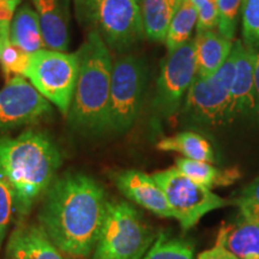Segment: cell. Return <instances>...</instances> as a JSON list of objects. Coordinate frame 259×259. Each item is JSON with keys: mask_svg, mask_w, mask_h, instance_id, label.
I'll return each mask as SVG.
<instances>
[{"mask_svg": "<svg viewBox=\"0 0 259 259\" xmlns=\"http://www.w3.org/2000/svg\"><path fill=\"white\" fill-rule=\"evenodd\" d=\"M143 259H194V246L185 239L161 233Z\"/></svg>", "mask_w": 259, "mask_h": 259, "instance_id": "cb8c5ba5", "label": "cell"}, {"mask_svg": "<svg viewBox=\"0 0 259 259\" xmlns=\"http://www.w3.org/2000/svg\"><path fill=\"white\" fill-rule=\"evenodd\" d=\"M240 18L242 42L246 47L259 51V0H244Z\"/></svg>", "mask_w": 259, "mask_h": 259, "instance_id": "d4e9b609", "label": "cell"}, {"mask_svg": "<svg viewBox=\"0 0 259 259\" xmlns=\"http://www.w3.org/2000/svg\"><path fill=\"white\" fill-rule=\"evenodd\" d=\"M229 202L231 205L238 206L239 215L259 218V176Z\"/></svg>", "mask_w": 259, "mask_h": 259, "instance_id": "4316f807", "label": "cell"}, {"mask_svg": "<svg viewBox=\"0 0 259 259\" xmlns=\"http://www.w3.org/2000/svg\"><path fill=\"white\" fill-rule=\"evenodd\" d=\"M46 48L66 52L70 46L69 0H31Z\"/></svg>", "mask_w": 259, "mask_h": 259, "instance_id": "5bb4252c", "label": "cell"}, {"mask_svg": "<svg viewBox=\"0 0 259 259\" xmlns=\"http://www.w3.org/2000/svg\"><path fill=\"white\" fill-rule=\"evenodd\" d=\"M197 10V32L218 28V0H192Z\"/></svg>", "mask_w": 259, "mask_h": 259, "instance_id": "83f0119b", "label": "cell"}, {"mask_svg": "<svg viewBox=\"0 0 259 259\" xmlns=\"http://www.w3.org/2000/svg\"><path fill=\"white\" fill-rule=\"evenodd\" d=\"M148 82L143 58L125 54L113 61L109 94V132L121 135L132 127L141 113Z\"/></svg>", "mask_w": 259, "mask_h": 259, "instance_id": "52a82bcc", "label": "cell"}, {"mask_svg": "<svg viewBox=\"0 0 259 259\" xmlns=\"http://www.w3.org/2000/svg\"><path fill=\"white\" fill-rule=\"evenodd\" d=\"M253 71H254V84L259 99V51L253 50Z\"/></svg>", "mask_w": 259, "mask_h": 259, "instance_id": "1f68e13d", "label": "cell"}, {"mask_svg": "<svg viewBox=\"0 0 259 259\" xmlns=\"http://www.w3.org/2000/svg\"><path fill=\"white\" fill-rule=\"evenodd\" d=\"M196 76V52L192 38L183 46L168 51L161 61L153 101L154 111L161 119H169L177 114Z\"/></svg>", "mask_w": 259, "mask_h": 259, "instance_id": "30bf717a", "label": "cell"}, {"mask_svg": "<svg viewBox=\"0 0 259 259\" xmlns=\"http://www.w3.org/2000/svg\"><path fill=\"white\" fill-rule=\"evenodd\" d=\"M181 0H139L145 37L164 42L168 27Z\"/></svg>", "mask_w": 259, "mask_h": 259, "instance_id": "44dd1931", "label": "cell"}, {"mask_svg": "<svg viewBox=\"0 0 259 259\" xmlns=\"http://www.w3.org/2000/svg\"><path fill=\"white\" fill-rule=\"evenodd\" d=\"M61 164L57 144L46 132L27 130L17 137L0 138V177L14 196V210L21 218L56 180Z\"/></svg>", "mask_w": 259, "mask_h": 259, "instance_id": "7a4b0ae2", "label": "cell"}, {"mask_svg": "<svg viewBox=\"0 0 259 259\" xmlns=\"http://www.w3.org/2000/svg\"><path fill=\"white\" fill-rule=\"evenodd\" d=\"M77 54L78 77L66 118L71 127L82 135L108 134L113 69L111 50L96 31L90 30Z\"/></svg>", "mask_w": 259, "mask_h": 259, "instance_id": "3957f363", "label": "cell"}, {"mask_svg": "<svg viewBox=\"0 0 259 259\" xmlns=\"http://www.w3.org/2000/svg\"><path fill=\"white\" fill-rule=\"evenodd\" d=\"M79 58L77 52L53 51L45 48L31 56L27 77L35 89L67 116L77 77Z\"/></svg>", "mask_w": 259, "mask_h": 259, "instance_id": "ba28073f", "label": "cell"}, {"mask_svg": "<svg viewBox=\"0 0 259 259\" xmlns=\"http://www.w3.org/2000/svg\"><path fill=\"white\" fill-rule=\"evenodd\" d=\"M108 200L92 177L67 173L48 187L38 212L42 231L61 253L85 259L95 248Z\"/></svg>", "mask_w": 259, "mask_h": 259, "instance_id": "6da1fadb", "label": "cell"}, {"mask_svg": "<svg viewBox=\"0 0 259 259\" xmlns=\"http://www.w3.org/2000/svg\"><path fill=\"white\" fill-rule=\"evenodd\" d=\"M193 41L197 77H209L218 72L228 60L234 45L213 30L197 32Z\"/></svg>", "mask_w": 259, "mask_h": 259, "instance_id": "2e32d148", "label": "cell"}, {"mask_svg": "<svg viewBox=\"0 0 259 259\" xmlns=\"http://www.w3.org/2000/svg\"><path fill=\"white\" fill-rule=\"evenodd\" d=\"M235 74V54L218 72L209 77H194L187 92L181 115L187 125L198 128H216L231 122V90Z\"/></svg>", "mask_w": 259, "mask_h": 259, "instance_id": "8992f818", "label": "cell"}, {"mask_svg": "<svg viewBox=\"0 0 259 259\" xmlns=\"http://www.w3.org/2000/svg\"><path fill=\"white\" fill-rule=\"evenodd\" d=\"M111 179L126 198L160 218H173L164 192L153 176L137 169L116 170L111 173Z\"/></svg>", "mask_w": 259, "mask_h": 259, "instance_id": "4fadbf2b", "label": "cell"}, {"mask_svg": "<svg viewBox=\"0 0 259 259\" xmlns=\"http://www.w3.org/2000/svg\"><path fill=\"white\" fill-rule=\"evenodd\" d=\"M244 0H218V30L221 36L233 41L238 28Z\"/></svg>", "mask_w": 259, "mask_h": 259, "instance_id": "484cf974", "label": "cell"}, {"mask_svg": "<svg viewBox=\"0 0 259 259\" xmlns=\"http://www.w3.org/2000/svg\"><path fill=\"white\" fill-rule=\"evenodd\" d=\"M218 238L239 259H259V218L239 215L229 226H222Z\"/></svg>", "mask_w": 259, "mask_h": 259, "instance_id": "e0dca14e", "label": "cell"}, {"mask_svg": "<svg viewBox=\"0 0 259 259\" xmlns=\"http://www.w3.org/2000/svg\"><path fill=\"white\" fill-rule=\"evenodd\" d=\"M155 240V231L132 204L111 200L93 259H143Z\"/></svg>", "mask_w": 259, "mask_h": 259, "instance_id": "277c9868", "label": "cell"}, {"mask_svg": "<svg viewBox=\"0 0 259 259\" xmlns=\"http://www.w3.org/2000/svg\"><path fill=\"white\" fill-rule=\"evenodd\" d=\"M31 56L10 38V34H0V69L6 78L27 77Z\"/></svg>", "mask_w": 259, "mask_h": 259, "instance_id": "603a6c76", "label": "cell"}, {"mask_svg": "<svg viewBox=\"0 0 259 259\" xmlns=\"http://www.w3.org/2000/svg\"><path fill=\"white\" fill-rule=\"evenodd\" d=\"M52 115V103L24 77L9 79L0 90V134L34 125Z\"/></svg>", "mask_w": 259, "mask_h": 259, "instance_id": "8fae6325", "label": "cell"}, {"mask_svg": "<svg viewBox=\"0 0 259 259\" xmlns=\"http://www.w3.org/2000/svg\"><path fill=\"white\" fill-rule=\"evenodd\" d=\"M176 167L191 180L209 190L232 185L241 177L238 168H219L209 162L194 161L186 157L177 158Z\"/></svg>", "mask_w": 259, "mask_h": 259, "instance_id": "ffe728a7", "label": "cell"}, {"mask_svg": "<svg viewBox=\"0 0 259 259\" xmlns=\"http://www.w3.org/2000/svg\"><path fill=\"white\" fill-rule=\"evenodd\" d=\"M197 259H239L236 255L226 247L225 244L218 238L216 244L209 250L200 252Z\"/></svg>", "mask_w": 259, "mask_h": 259, "instance_id": "4dcf8cb0", "label": "cell"}, {"mask_svg": "<svg viewBox=\"0 0 259 259\" xmlns=\"http://www.w3.org/2000/svg\"><path fill=\"white\" fill-rule=\"evenodd\" d=\"M14 210V196L6 181L0 177V248L5 240L6 231Z\"/></svg>", "mask_w": 259, "mask_h": 259, "instance_id": "f1b7e54d", "label": "cell"}, {"mask_svg": "<svg viewBox=\"0 0 259 259\" xmlns=\"http://www.w3.org/2000/svg\"><path fill=\"white\" fill-rule=\"evenodd\" d=\"M6 252L10 259H65L40 226L24 223L10 235Z\"/></svg>", "mask_w": 259, "mask_h": 259, "instance_id": "9a60e30c", "label": "cell"}, {"mask_svg": "<svg viewBox=\"0 0 259 259\" xmlns=\"http://www.w3.org/2000/svg\"><path fill=\"white\" fill-rule=\"evenodd\" d=\"M22 0H0V34H10V24Z\"/></svg>", "mask_w": 259, "mask_h": 259, "instance_id": "f546056e", "label": "cell"}, {"mask_svg": "<svg viewBox=\"0 0 259 259\" xmlns=\"http://www.w3.org/2000/svg\"><path fill=\"white\" fill-rule=\"evenodd\" d=\"M10 38L29 54L46 48L40 21L34 6L23 4L17 9L10 24Z\"/></svg>", "mask_w": 259, "mask_h": 259, "instance_id": "ac0fdd59", "label": "cell"}, {"mask_svg": "<svg viewBox=\"0 0 259 259\" xmlns=\"http://www.w3.org/2000/svg\"><path fill=\"white\" fill-rule=\"evenodd\" d=\"M76 11L109 50L122 53L145 37L139 0H76Z\"/></svg>", "mask_w": 259, "mask_h": 259, "instance_id": "5b68a950", "label": "cell"}, {"mask_svg": "<svg viewBox=\"0 0 259 259\" xmlns=\"http://www.w3.org/2000/svg\"><path fill=\"white\" fill-rule=\"evenodd\" d=\"M235 54V74L231 90V122L236 120L258 121L259 99L254 84L253 50L242 40L233 45Z\"/></svg>", "mask_w": 259, "mask_h": 259, "instance_id": "7c38bea8", "label": "cell"}, {"mask_svg": "<svg viewBox=\"0 0 259 259\" xmlns=\"http://www.w3.org/2000/svg\"><path fill=\"white\" fill-rule=\"evenodd\" d=\"M153 177L164 192L174 219L179 221L184 232L193 228L210 211L231 205L229 199L191 180L177 167L156 171Z\"/></svg>", "mask_w": 259, "mask_h": 259, "instance_id": "9c48e42d", "label": "cell"}, {"mask_svg": "<svg viewBox=\"0 0 259 259\" xmlns=\"http://www.w3.org/2000/svg\"><path fill=\"white\" fill-rule=\"evenodd\" d=\"M197 10L192 0H181L176 15L168 27L164 45L167 51H173L192 40V32L197 27Z\"/></svg>", "mask_w": 259, "mask_h": 259, "instance_id": "7402d4cb", "label": "cell"}, {"mask_svg": "<svg viewBox=\"0 0 259 259\" xmlns=\"http://www.w3.org/2000/svg\"><path fill=\"white\" fill-rule=\"evenodd\" d=\"M161 151H173L181 154L184 157L194 161L218 163V156L213 145L205 136L196 131H183L179 134L164 137L156 143Z\"/></svg>", "mask_w": 259, "mask_h": 259, "instance_id": "d6986e66", "label": "cell"}]
</instances>
